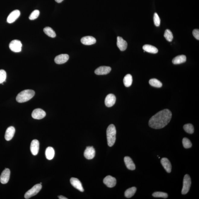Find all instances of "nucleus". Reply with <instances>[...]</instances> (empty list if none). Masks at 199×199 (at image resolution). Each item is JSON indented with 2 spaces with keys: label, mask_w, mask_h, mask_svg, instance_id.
Instances as JSON below:
<instances>
[{
  "label": "nucleus",
  "mask_w": 199,
  "mask_h": 199,
  "mask_svg": "<svg viewBox=\"0 0 199 199\" xmlns=\"http://www.w3.org/2000/svg\"><path fill=\"white\" fill-rule=\"evenodd\" d=\"M172 117L171 112L166 109L160 111L151 118L149 125L152 128L159 129L163 128L170 122Z\"/></svg>",
  "instance_id": "1"
},
{
  "label": "nucleus",
  "mask_w": 199,
  "mask_h": 199,
  "mask_svg": "<svg viewBox=\"0 0 199 199\" xmlns=\"http://www.w3.org/2000/svg\"><path fill=\"white\" fill-rule=\"evenodd\" d=\"M35 92L31 90H26L20 92L17 96L16 99L20 103L27 102L34 97Z\"/></svg>",
  "instance_id": "2"
},
{
  "label": "nucleus",
  "mask_w": 199,
  "mask_h": 199,
  "mask_svg": "<svg viewBox=\"0 0 199 199\" xmlns=\"http://www.w3.org/2000/svg\"><path fill=\"white\" fill-rule=\"evenodd\" d=\"M116 129L113 124H111L107 128V137L108 145L112 147L115 144L116 140Z\"/></svg>",
  "instance_id": "3"
},
{
  "label": "nucleus",
  "mask_w": 199,
  "mask_h": 199,
  "mask_svg": "<svg viewBox=\"0 0 199 199\" xmlns=\"http://www.w3.org/2000/svg\"><path fill=\"white\" fill-rule=\"evenodd\" d=\"M41 188H42V185L41 184H37L34 185L32 188L30 189L25 194L24 198L27 199H29L37 194Z\"/></svg>",
  "instance_id": "4"
},
{
  "label": "nucleus",
  "mask_w": 199,
  "mask_h": 199,
  "mask_svg": "<svg viewBox=\"0 0 199 199\" xmlns=\"http://www.w3.org/2000/svg\"><path fill=\"white\" fill-rule=\"evenodd\" d=\"M191 179L188 175H185L184 177L183 187L182 191V194L185 195L188 193L191 185Z\"/></svg>",
  "instance_id": "5"
},
{
  "label": "nucleus",
  "mask_w": 199,
  "mask_h": 199,
  "mask_svg": "<svg viewBox=\"0 0 199 199\" xmlns=\"http://www.w3.org/2000/svg\"><path fill=\"white\" fill-rule=\"evenodd\" d=\"M9 46L11 51L15 52H19L21 51L22 44L19 40L14 39L10 43Z\"/></svg>",
  "instance_id": "6"
},
{
  "label": "nucleus",
  "mask_w": 199,
  "mask_h": 199,
  "mask_svg": "<svg viewBox=\"0 0 199 199\" xmlns=\"http://www.w3.org/2000/svg\"><path fill=\"white\" fill-rule=\"evenodd\" d=\"M11 172L9 169H5L3 171L0 176V182L3 184L7 183L9 182Z\"/></svg>",
  "instance_id": "7"
},
{
  "label": "nucleus",
  "mask_w": 199,
  "mask_h": 199,
  "mask_svg": "<svg viewBox=\"0 0 199 199\" xmlns=\"http://www.w3.org/2000/svg\"><path fill=\"white\" fill-rule=\"evenodd\" d=\"M103 182L107 187L109 188H112L115 186L117 181L114 177L112 176L108 175L104 179Z\"/></svg>",
  "instance_id": "8"
},
{
  "label": "nucleus",
  "mask_w": 199,
  "mask_h": 199,
  "mask_svg": "<svg viewBox=\"0 0 199 199\" xmlns=\"http://www.w3.org/2000/svg\"><path fill=\"white\" fill-rule=\"evenodd\" d=\"M84 155L86 159L89 160L93 159L95 156V149L93 147H87L84 151Z\"/></svg>",
  "instance_id": "9"
},
{
  "label": "nucleus",
  "mask_w": 199,
  "mask_h": 199,
  "mask_svg": "<svg viewBox=\"0 0 199 199\" xmlns=\"http://www.w3.org/2000/svg\"><path fill=\"white\" fill-rule=\"evenodd\" d=\"M21 12L19 10H15L13 11L8 16L7 19V22L9 23L14 22L19 17Z\"/></svg>",
  "instance_id": "10"
},
{
  "label": "nucleus",
  "mask_w": 199,
  "mask_h": 199,
  "mask_svg": "<svg viewBox=\"0 0 199 199\" xmlns=\"http://www.w3.org/2000/svg\"><path fill=\"white\" fill-rule=\"evenodd\" d=\"M46 115V112L40 109H35L32 113V117L35 119H41L44 118Z\"/></svg>",
  "instance_id": "11"
},
{
  "label": "nucleus",
  "mask_w": 199,
  "mask_h": 199,
  "mask_svg": "<svg viewBox=\"0 0 199 199\" xmlns=\"http://www.w3.org/2000/svg\"><path fill=\"white\" fill-rule=\"evenodd\" d=\"M111 68L109 66H102L96 69L94 72L97 75H105L111 72Z\"/></svg>",
  "instance_id": "12"
},
{
  "label": "nucleus",
  "mask_w": 199,
  "mask_h": 199,
  "mask_svg": "<svg viewBox=\"0 0 199 199\" xmlns=\"http://www.w3.org/2000/svg\"><path fill=\"white\" fill-rule=\"evenodd\" d=\"M39 141L36 139L31 142L30 145V151L33 155H37L39 150Z\"/></svg>",
  "instance_id": "13"
},
{
  "label": "nucleus",
  "mask_w": 199,
  "mask_h": 199,
  "mask_svg": "<svg viewBox=\"0 0 199 199\" xmlns=\"http://www.w3.org/2000/svg\"><path fill=\"white\" fill-rule=\"evenodd\" d=\"M115 102L116 97L113 94H109L106 96L105 104L107 107H112L115 104Z\"/></svg>",
  "instance_id": "14"
},
{
  "label": "nucleus",
  "mask_w": 199,
  "mask_h": 199,
  "mask_svg": "<svg viewBox=\"0 0 199 199\" xmlns=\"http://www.w3.org/2000/svg\"><path fill=\"white\" fill-rule=\"evenodd\" d=\"M69 56L66 54H62L56 56L55 58V62L58 64H64L68 60Z\"/></svg>",
  "instance_id": "15"
},
{
  "label": "nucleus",
  "mask_w": 199,
  "mask_h": 199,
  "mask_svg": "<svg viewBox=\"0 0 199 199\" xmlns=\"http://www.w3.org/2000/svg\"><path fill=\"white\" fill-rule=\"evenodd\" d=\"M70 182L71 185L74 188L77 189V190L81 192H84V189L83 188L82 183L79 179L75 178H71Z\"/></svg>",
  "instance_id": "16"
},
{
  "label": "nucleus",
  "mask_w": 199,
  "mask_h": 199,
  "mask_svg": "<svg viewBox=\"0 0 199 199\" xmlns=\"http://www.w3.org/2000/svg\"><path fill=\"white\" fill-rule=\"evenodd\" d=\"M117 46L121 51H124L127 49V43L122 37L118 36L117 38Z\"/></svg>",
  "instance_id": "17"
},
{
  "label": "nucleus",
  "mask_w": 199,
  "mask_h": 199,
  "mask_svg": "<svg viewBox=\"0 0 199 199\" xmlns=\"http://www.w3.org/2000/svg\"><path fill=\"white\" fill-rule=\"evenodd\" d=\"M81 42L85 45H91L95 44L96 42L95 38L92 36H86L82 38Z\"/></svg>",
  "instance_id": "18"
},
{
  "label": "nucleus",
  "mask_w": 199,
  "mask_h": 199,
  "mask_svg": "<svg viewBox=\"0 0 199 199\" xmlns=\"http://www.w3.org/2000/svg\"><path fill=\"white\" fill-rule=\"evenodd\" d=\"M15 132V129L12 126L8 127L5 134V137L6 140L7 141L11 140L14 137Z\"/></svg>",
  "instance_id": "19"
},
{
  "label": "nucleus",
  "mask_w": 199,
  "mask_h": 199,
  "mask_svg": "<svg viewBox=\"0 0 199 199\" xmlns=\"http://www.w3.org/2000/svg\"><path fill=\"white\" fill-rule=\"evenodd\" d=\"M161 163L166 171L168 173H170L171 172L172 165L168 159L165 157L163 158L161 160Z\"/></svg>",
  "instance_id": "20"
},
{
  "label": "nucleus",
  "mask_w": 199,
  "mask_h": 199,
  "mask_svg": "<svg viewBox=\"0 0 199 199\" xmlns=\"http://www.w3.org/2000/svg\"><path fill=\"white\" fill-rule=\"evenodd\" d=\"M124 162L127 168L131 170H135V166L132 159L129 156H125L124 158Z\"/></svg>",
  "instance_id": "21"
},
{
  "label": "nucleus",
  "mask_w": 199,
  "mask_h": 199,
  "mask_svg": "<svg viewBox=\"0 0 199 199\" xmlns=\"http://www.w3.org/2000/svg\"><path fill=\"white\" fill-rule=\"evenodd\" d=\"M186 56L183 55H178L174 58L172 59V62L173 64H180L185 63L186 61Z\"/></svg>",
  "instance_id": "22"
},
{
  "label": "nucleus",
  "mask_w": 199,
  "mask_h": 199,
  "mask_svg": "<svg viewBox=\"0 0 199 199\" xmlns=\"http://www.w3.org/2000/svg\"><path fill=\"white\" fill-rule=\"evenodd\" d=\"M143 49L144 51L152 54H156L158 52V50L156 48L150 45H145L143 46Z\"/></svg>",
  "instance_id": "23"
},
{
  "label": "nucleus",
  "mask_w": 199,
  "mask_h": 199,
  "mask_svg": "<svg viewBox=\"0 0 199 199\" xmlns=\"http://www.w3.org/2000/svg\"><path fill=\"white\" fill-rule=\"evenodd\" d=\"M45 153L46 158L48 160H52L54 157L55 150L52 147H48L46 149Z\"/></svg>",
  "instance_id": "24"
},
{
  "label": "nucleus",
  "mask_w": 199,
  "mask_h": 199,
  "mask_svg": "<svg viewBox=\"0 0 199 199\" xmlns=\"http://www.w3.org/2000/svg\"><path fill=\"white\" fill-rule=\"evenodd\" d=\"M123 82L126 87H129L131 85L132 83V75L129 74H127L124 77Z\"/></svg>",
  "instance_id": "25"
},
{
  "label": "nucleus",
  "mask_w": 199,
  "mask_h": 199,
  "mask_svg": "<svg viewBox=\"0 0 199 199\" xmlns=\"http://www.w3.org/2000/svg\"><path fill=\"white\" fill-rule=\"evenodd\" d=\"M137 191L135 187H132L126 190L125 192V196L126 198H130L133 196Z\"/></svg>",
  "instance_id": "26"
},
{
  "label": "nucleus",
  "mask_w": 199,
  "mask_h": 199,
  "mask_svg": "<svg viewBox=\"0 0 199 199\" xmlns=\"http://www.w3.org/2000/svg\"><path fill=\"white\" fill-rule=\"evenodd\" d=\"M44 31L46 35L50 37L54 38L56 36V33L54 30L49 27L45 28L44 29Z\"/></svg>",
  "instance_id": "27"
},
{
  "label": "nucleus",
  "mask_w": 199,
  "mask_h": 199,
  "mask_svg": "<svg viewBox=\"0 0 199 199\" xmlns=\"http://www.w3.org/2000/svg\"><path fill=\"white\" fill-rule=\"evenodd\" d=\"M149 84L153 87L160 88L162 87V84L160 81L156 79H152L149 81Z\"/></svg>",
  "instance_id": "28"
},
{
  "label": "nucleus",
  "mask_w": 199,
  "mask_h": 199,
  "mask_svg": "<svg viewBox=\"0 0 199 199\" xmlns=\"http://www.w3.org/2000/svg\"><path fill=\"white\" fill-rule=\"evenodd\" d=\"M164 37L169 42H171L173 39V36L172 33L170 30L169 29L166 30L165 34H164Z\"/></svg>",
  "instance_id": "29"
},
{
  "label": "nucleus",
  "mask_w": 199,
  "mask_h": 199,
  "mask_svg": "<svg viewBox=\"0 0 199 199\" xmlns=\"http://www.w3.org/2000/svg\"><path fill=\"white\" fill-rule=\"evenodd\" d=\"M183 128L186 132L190 134H193L194 131L193 125L191 124H185L183 126Z\"/></svg>",
  "instance_id": "30"
},
{
  "label": "nucleus",
  "mask_w": 199,
  "mask_h": 199,
  "mask_svg": "<svg viewBox=\"0 0 199 199\" xmlns=\"http://www.w3.org/2000/svg\"><path fill=\"white\" fill-rule=\"evenodd\" d=\"M153 196L156 198H167L168 197V194L165 192H156L152 194Z\"/></svg>",
  "instance_id": "31"
},
{
  "label": "nucleus",
  "mask_w": 199,
  "mask_h": 199,
  "mask_svg": "<svg viewBox=\"0 0 199 199\" xmlns=\"http://www.w3.org/2000/svg\"><path fill=\"white\" fill-rule=\"evenodd\" d=\"M182 143L183 147L185 148H190L192 147L191 142L188 139L186 138V137H184L182 139Z\"/></svg>",
  "instance_id": "32"
},
{
  "label": "nucleus",
  "mask_w": 199,
  "mask_h": 199,
  "mask_svg": "<svg viewBox=\"0 0 199 199\" xmlns=\"http://www.w3.org/2000/svg\"><path fill=\"white\" fill-rule=\"evenodd\" d=\"M39 10H35L31 13L29 17V19L30 20H34L38 17L39 15Z\"/></svg>",
  "instance_id": "33"
},
{
  "label": "nucleus",
  "mask_w": 199,
  "mask_h": 199,
  "mask_svg": "<svg viewBox=\"0 0 199 199\" xmlns=\"http://www.w3.org/2000/svg\"><path fill=\"white\" fill-rule=\"evenodd\" d=\"M6 78V73L4 70H0V84H2L5 81Z\"/></svg>",
  "instance_id": "34"
},
{
  "label": "nucleus",
  "mask_w": 199,
  "mask_h": 199,
  "mask_svg": "<svg viewBox=\"0 0 199 199\" xmlns=\"http://www.w3.org/2000/svg\"><path fill=\"white\" fill-rule=\"evenodd\" d=\"M153 21L154 24L156 26L158 27L160 26V19L156 13H155L154 14Z\"/></svg>",
  "instance_id": "35"
},
{
  "label": "nucleus",
  "mask_w": 199,
  "mask_h": 199,
  "mask_svg": "<svg viewBox=\"0 0 199 199\" xmlns=\"http://www.w3.org/2000/svg\"><path fill=\"white\" fill-rule=\"evenodd\" d=\"M192 34L196 39H199V30L198 29L194 30L192 32Z\"/></svg>",
  "instance_id": "36"
},
{
  "label": "nucleus",
  "mask_w": 199,
  "mask_h": 199,
  "mask_svg": "<svg viewBox=\"0 0 199 199\" xmlns=\"http://www.w3.org/2000/svg\"><path fill=\"white\" fill-rule=\"evenodd\" d=\"M58 197V198L60 199H68V198L62 195L59 196Z\"/></svg>",
  "instance_id": "37"
},
{
  "label": "nucleus",
  "mask_w": 199,
  "mask_h": 199,
  "mask_svg": "<svg viewBox=\"0 0 199 199\" xmlns=\"http://www.w3.org/2000/svg\"><path fill=\"white\" fill-rule=\"evenodd\" d=\"M63 1H64V0H55V1L56 2L58 3L62 2Z\"/></svg>",
  "instance_id": "38"
},
{
  "label": "nucleus",
  "mask_w": 199,
  "mask_h": 199,
  "mask_svg": "<svg viewBox=\"0 0 199 199\" xmlns=\"http://www.w3.org/2000/svg\"><path fill=\"white\" fill-rule=\"evenodd\" d=\"M41 184H42V183H41V182H40V184H41Z\"/></svg>",
  "instance_id": "39"
}]
</instances>
